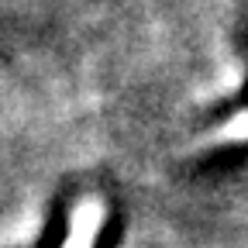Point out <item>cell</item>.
Instances as JSON below:
<instances>
[{
    "mask_svg": "<svg viewBox=\"0 0 248 248\" xmlns=\"http://www.w3.org/2000/svg\"><path fill=\"white\" fill-rule=\"evenodd\" d=\"M104 217H107V210H104L100 200L90 197V200L76 203L73 221H69V238H66V245H62V248H93V238H97Z\"/></svg>",
    "mask_w": 248,
    "mask_h": 248,
    "instance_id": "obj_1",
    "label": "cell"
},
{
    "mask_svg": "<svg viewBox=\"0 0 248 248\" xmlns=\"http://www.w3.org/2000/svg\"><path fill=\"white\" fill-rule=\"evenodd\" d=\"M217 141H248V110H238L221 131H217Z\"/></svg>",
    "mask_w": 248,
    "mask_h": 248,
    "instance_id": "obj_2",
    "label": "cell"
}]
</instances>
